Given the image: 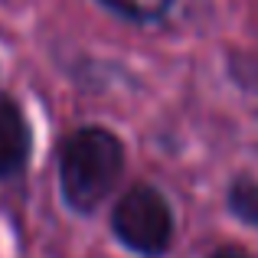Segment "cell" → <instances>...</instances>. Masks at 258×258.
<instances>
[{
	"label": "cell",
	"instance_id": "6da1fadb",
	"mask_svg": "<svg viewBox=\"0 0 258 258\" xmlns=\"http://www.w3.org/2000/svg\"><path fill=\"white\" fill-rule=\"evenodd\" d=\"M124 170V147L105 127H82L62 144L59 154V183L72 209L92 213L114 189Z\"/></svg>",
	"mask_w": 258,
	"mask_h": 258
},
{
	"label": "cell",
	"instance_id": "7a4b0ae2",
	"mask_svg": "<svg viewBox=\"0 0 258 258\" xmlns=\"http://www.w3.org/2000/svg\"><path fill=\"white\" fill-rule=\"evenodd\" d=\"M114 235L138 255L157 258L173 242V216L167 200L154 186H134L118 200L111 213Z\"/></svg>",
	"mask_w": 258,
	"mask_h": 258
},
{
	"label": "cell",
	"instance_id": "3957f363",
	"mask_svg": "<svg viewBox=\"0 0 258 258\" xmlns=\"http://www.w3.org/2000/svg\"><path fill=\"white\" fill-rule=\"evenodd\" d=\"M30 160V127L17 101L0 98V176H17Z\"/></svg>",
	"mask_w": 258,
	"mask_h": 258
},
{
	"label": "cell",
	"instance_id": "277c9868",
	"mask_svg": "<svg viewBox=\"0 0 258 258\" xmlns=\"http://www.w3.org/2000/svg\"><path fill=\"white\" fill-rule=\"evenodd\" d=\"M105 7H111L114 13L134 20V23H151V20H160L167 13V7L173 0H101Z\"/></svg>",
	"mask_w": 258,
	"mask_h": 258
},
{
	"label": "cell",
	"instance_id": "5b68a950",
	"mask_svg": "<svg viewBox=\"0 0 258 258\" xmlns=\"http://www.w3.org/2000/svg\"><path fill=\"white\" fill-rule=\"evenodd\" d=\"M229 206L239 219L258 226V183L252 180H235L232 189H229Z\"/></svg>",
	"mask_w": 258,
	"mask_h": 258
},
{
	"label": "cell",
	"instance_id": "8992f818",
	"mask_svg": "<svg viewBox=\"0 0 258 258\" xmlns=\"http://www.w3.org/2000/svg\"><path fill=\"white\" fill-rule=\"evenodd\" d=\"M213 258H248V255L239 252V248H222V252H216Z\"/></svg>",
	"mask_w": 258,
	"mask_h": 258
}]
</instances>
